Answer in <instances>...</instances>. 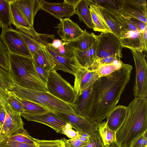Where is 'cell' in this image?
Instances as JSON below:
<instances>
[{
  "label": "cell",
  "instance_id": "obj_1",
  "mask_svg": "<svg viewBox=\"0 0 147 147\" xmlns=\"http://www.w3.org/2000/svg\"><path fill=\"white\" fill-rule=\"evenodd\" d=\"M133 67L122 62L120 68L100 78L92 86V105L86 118L99 125L117 106L130 79Z\"/></svg>",
  "mask_w": 147,
  "mask_h": 147
},
{
  "label": "cell",
  "instance_id": "obj_2",
  "mask_svg": "<svg viewBox=\"0 0 147 147\" xmlns=\"http://www.w3.org/2000/svg\"><path fill=\"white\" fill-rule=\"evenodd\" d=\"M127 107L126 119L116 131V141L122 147H130L132 141L147 130V98L135 97Z\"/></svg>",
  "mask_w": 147,
  "mask_h": 147
},
{
  "label": "cell",
  "instance_id": "obj_3",
  "mask_svg": "<svg viewBox=\"0 0 147 147\" xmlns=\"http://www.w3.org/2000/svg\"><path fill=\"white\" fill-rule=\"evenodd\" d=\"M10 73L16 85L35 90L47 92L36 70L32 57L8 53Z\"/></svg>",
  "mask_w": 147,
  "mask_h": 147
},
{
  "label": "cell",
  "instance_id": "obj_4",
  "mask_svg": "<svg viewBox=\"0 0 147 147\" xmlns=\"http://www.w3.org/2000/svg\"><path fill=\"white\" fill-rule=\"evenodd\" d=\"M10 91L17 97L38 103L53 113H75L69 105L47 92L27 89L17 85Z\"/></svg>",
  "mask_w": 147,
  "mask_h": 147
},
{
  "label": "cell",
  "instance_id": "obj_5",
  "mask_svg": "<svg viewBox=\"0 0 147 147\" xmlns=\"http://www.w3.org/2000/svg\"><path fill=\"white\" fill-rule=\"evenodd\" d=\"M46 87L47 92L69 105L74 103L76 98L74 87L54 69L49 72Z\"/></svg>",
  "mask_w": 147,
  "mask_h": 147
},
{
  "label": "cell",
  "instance_id": "obj_6",
  "mask_svg": "<svg viewBox=\"0 0 147 147\" xmlns=\"http://www.w3.org/2000/svg\"><path fill=\"white\" fill-rule=\"evenodd\" d=\"M96 6L112 32L119 38L123 37L130 30H138L133 24L123 16L118 9Z\"/></svg>",
  "mask_w": 147,
  "mask_h": 147
},
{
  "label": "cell",
  "instance_id": "obj_7",
  "mask_svg": "<svg viewBox=\"0 0 147 147\" xmlns=\"http://www.w3.org/2000/svg\"><path fill=\"white\" fill-rule=\"evenodd\" d=\"M98 43L95 53V61L99 58L112 56L122 57L123 47L120 38L112 32H101L96 35Z\"/></svg>",
  "mask_w": 147,
  "mask_h": 147
},
{
  "label": "cell",
  "instance_id": "obj_8",
  "mask_svg": "<svg viewBox=\"0 0 147 147\" xmlns=\"http://www.w3.org/2000/svg\"><path fill=\"white\" fill-rule=\"evenodd\" d=\"M136 67L135 80L133 90L135 97L147 96V63L145 55L139 50H130Z\"/></svg>",
  "mask_w": 147,
  "mask_h": 147
},
{
  "label": "cell",
  "instance_id": "obj_9",
  "mask_svg": "<svg viewBox=\"0 0 147 147\" xmlns=\"http://www.w3.org/2000/svg\"><path fill=\"white\" fill-rule=\"evenodd\" d=\"M0 39L12 54L32 57L18 30L11 27L3 29Z\"/></svg>",
  "mask_w": 147,
  "mask_h": 147
},
{
  "label": "cell",
  "instance_id": "obj_10",
  "mask_svg": "<svg viewBox=\"0 0 147 147\" xmlns=\"http://www.w3.org/2000/svg\"><path fill=\"white\" fill-rule=\"evenodd\" d=\"M19 32L32 56L43 46L51 45L55 39L54 35L40 34L32 28H20Z\"/></svg>",
  "mask_w": 147,
  "mask_h": 147
},
{
  "label": "cell",
  "instance_id": "obj_11",
  "mask_svg": "<svg viewBox=\"0 0 147 147\" xmlns=\"http://www.w3.org/2000/svg\"><path fill=\"white\" fill-rule=\"evenodd\" d=\"M119 11L125 18L136 19L147 24V3L146 0H122Z\"/></svg>",
  "mask_w": 147,
  "mask_h": 147
},
{
  "label": "cell",
  "instance_id": "obj_12",
  "mask_svg": "<svg viewBox=\"0 0 147 147\" xmlns=\"http://www.w3.org/2000/svg\"><path fill=\"white\" fill-rule=\"evenodd\" d=\"M54 113L69 124L77 132L84 133L90 135L98 131L99 125L88 118L74 113L59 112Z\"/></svg>",
  "mask_w": 147,
  "mask_h": 147
},
{
  "label": "cell",
  "instance_id": "obj_13",
  "mask_svg": "<svg viewBox=\"0 0 147 147\" xmlns=\"http://www.w3.org/2000/svg\"><path fill=\"white\" fill-rule=\"evenodd\" d=\"M20 114L27 121L46 125L57 133L62 134H63L64 130L69 124L52 112L40 114H30L24 113Z\"/></svg>",
  "mask_w": 147,
  "mask_h": 147
},
{
  "label": "cell",
  "instance_id": "obj_14",
  "mask_svg": "<svg viewBox=\"0 0 147 147\" xmlns=\"http://www.w3.org/2000/svg\"><path fill=\"white\" fill-rule=\"evenodd\" d=\"M74 76L75 79L74 88L77 95L81 94L100 78L96 71L80 66L78 67Z\"/></svg>",
  "mask_w": 147,
  "mask_h": 147
},
{
  "label": "cell",
  "instance_id": "obj_15",
  "mask_svg": "<svg viewBox=\"0 0 147 147\" xmlns=\"http://www.w3.org/2000/svg\"><path fill=\"white\" fill-rule=\"evenodd\" d=\"M5 109L6 116L0 132V140L9 137L24 125L20 114L13 110L8 104Z\"/></svg>",
  "mask_w": 147,
  "mask_h": 147
},
{
  "label": "cell",
  "instance_id": "obj_16",
  "mask_svg": "<svg viewBox=\"0 0 147 147\" xmlns=\"http://www.w3.org/2000/svg\"><path fill=\"white\" fill-rule=\"evenodd\" d=\"M40 9L47 12L60 20L63 17L69 18L75 14V8L64 1L61 3H55L41 0Z\"/></svg>",
  "mask_w": 147,
  "mask_h": 147
},
{
  "label": "cell",
  "instance_id": "obj_17",
  "mask_svg": "<svg viewBox=\"0 0 147 147\" xmlns=\"http://www.w3.org/2000/svg\"><path fill=\"white\" fill-rule=\"evenodd\" d=\"M60 20V23L55 28L58 29L57 33L62 41H71L83 33L84 30L79 25L69 18H62Z\"/></svg>",
  "mask_w": 147,
  "mask_h": 147
},
{
  "label": "cell",
  "instance_id": "obj_18",
  "mask_svg": "<svg viewBox=\"0 0 147 147\" xmlns=\"http://www.w3.org/2000/svg\"><path fill=\"white\" fill-rule=\"evenodd\" d=\"M46 47L52 56L55 64L54 68L55 70H61L74 75L80 66L75 58L70 59L63 56L51 45L46 46Z\"/></svg>",
  "mask_w": 147,
  "mask_h": 147
},
{
  "label": "cell",
  "instance_id": "obj_19",
  "mask_svg": "<svg viewBox=\"0 0 147 147\" xmlns=\"http://www.w3.org/2000/svg\"><path fill=\"white\" fill-rule=\"evenodd\" d=\"M92 85L77 95L74 103L70 105L76 114L86 118L92 104Z\"/></svg>",
  "mask_w": 147,
  "mask_h": 147
},
{
  "label": "cell",
  "instance_id": "obj_20",
  "mask_svg": "<svg viewBox=\"0 0 147 147\" xmlns=\"http://www.w3.org/2000/svg\"><path fill=\"white\" fill-rule=\"evenodd\" d=\"M31 27H33L34 19L38 11L40 9L41 0H13Z\"/></svg>",
  "mask_w": 147,
  "mask_h": 147
},
{
  "label": "cell",
  "instance_id": "obj_21",
  "mask_svg": "<svg viewBox=\"0 0 147 147\" xmlns=\"http://www.w3.org/2000/svg\"><path fill=\"white\" fill-rule=\"evenodd\" d=\"M127 113V107L122 105L116 106L106 117L108 127L116 131L125 122Z\"/></svg>",
  "mask_w": 147,
  "mask_h": 147
},
{
  "label": "cell",
  "instance_id": "obj_22",
  "mask_svg": "<svg viewBox=\"0 0 147 147\" xmlns=\"http://www.w3.org/2000/svg\"><path fill=\"white\" fill-rule=\"evenodd\" d=\"M97 40L96 35L93 33L88 32L85 29L82 34L76 38L66 43L68 47L74 52L82 51L90 47Z\"/></svg>",
  "mask_w": 147,
  "mask_h": 147
},
{
  "label": "cell",
  "instance_id": "obj_23",
  "mask_svg": "<svg viewBox=\"0 0 147 147\" xmlns=\"http://www.w3.org/2000/svg\"><path fill=\"white\" fill-rule=\"evenodd\" d=\"M143 31L130 30L124 36L120 38L122 47L129 48L130 50L143 51L142 34Z\"/></svg>",
  "mask_w": 147,
  "mask_h": 147
},
{
  "label": "cell",
  "instance_id": "obj_24",
  "mask_svg": "<svg viewBox=\"0 0 147 147\" xmlns=\"http://www.w3.org/2000/svg\"><path fill=\"white\" fill-rule=\"evenodd\" d=\"M32 58L39 66L47 71L50 72L55 66L52 56L45 46L38 50Z\"/></svg>",
  "mask_w": 147,
  "mask_h": 147
},
{
  "label": "cell",
  "instance_id": "obj_25",
  "mask_svg": "<svg viewBox=\"0 0 147 147\" xmlns=\"http://www.w3.org/2000/svg\"><path fill=\"white\" fill-rule=\"evenodd\" d=\"M98 43L97 40L89 48L82 51H74L75 58L79 66L88 68L95 61V53Z\"/></svg>",
  "mask_w": 147,
  "mask_h": 147
},
{
  "label": "cell",
  "instance_id": "obj_26",
  "mask_svg": "<svg viewBox=\"0 0 147 147\" xmlns=\"http://www.w3.org/2000/svg\"><path fill=\"white\" fill-rule=\"evenodd\" d=\"M89 4L87 0H80L75 8V14L89 28L93 29L92 23Z\"/></svg>",
  "mask_w": 147,
  "mask_h": 147
},
{
  "label": "cell",
  "instance_id": "obj_27",
  "mask_svg": "<svg viewBox=\"0 0 147 147\" xmlns=\"http://www.w3.org/2000/svg\"><path fill=\"white\" fill-rule=\"evenodd\" d=\"M89 6L94 25L93 30L101 32H112L102 16L98 7L92 5Z\"/></svg>",
  "mask_w": 147,
  "mask_h": 147
},
{
  "label": "cell",
  "instance_id": "obj_28",
  "mask_svg": "<svg viewBox=\"0 0 147 147\" xmlns=\"http://www.w3.org/2000/svg\"><path fill=\"white\" fill-rule=\"evenodd\" d=\"M9 4L12 24L17 29L32 28L13 0H9Z\"/></svg>",
  "mask_w": 147,
  "mask_h": 147
},
{
  "label": "cell",
  "instance_id": "obj_29",
  "mask_svg": "<svg viewBox=\"0 0 147 147\" xmlns=\"http://www.w3.org/2000/svg\"><path fill=\"white\" fill-rule=\"evenodd\" d=\"M16 85L9 71L0 65V91L7 93Z\"/></svg>",
  "mask_w": 147,
  "mask_h": 147
},
{
  "label": "cell",
  "instance_id": "obj_30",
  "mask_svg": "<svg viewBox=\"0 0 147 147\" xmlns=\"http://www.w3.org/2000/svg\"><path fill=\"white\" fill-rule=\"evenodd\" d=\"M0 23L2 29L11 27L12 21L9 0H0Z\"/></svg>",
  "mask_w": 147,
  "mask_h": 147
},
{
  "label": "cell",
  "instance_id": "obj_31",
  "mask_svg": "<svg viewBox=\"0 0 147 147\" xmlns=\"http://www.w3.org/2000/svg\"><path fill=\"white\" fill-rule=\"evenodd\" d=\"M98 131L105 146L116 141V131L110 129L106 121L99 125Z\"/></svg>",
  "mask_w": 147,
  "mask_h": 147
},
{
  "label": "cell",
  "instance_id": "obj_32",
  "mask_svg": "<svg viewBox=\"0 0 147 147\" xmlns=\"http://www.w3.org/2000/svg\"><path fill=\"white\" fill-rule=\"evenodd\" d=\"M19 98L24 106V111L22 113L36 115L52 112L46 107L38 103Z\"/></svg>",
  "mask_w": 147,
  "mask_h": 147
},
{
  "label": "cell",
  "instance_id": "obj_33",
  "mask_svg": "<svg viewBox=\"0 0 147 147\" xmlns=\"http://www.w3.org/2000/svg\"><path fill=\"white\" fill-rule=\"evenodd\" d=\"M7 138L11 140L18 142L35 145V138L32 137L24 127L13 133Z\"/></svg>",
  "mask_w": 147,
  "mask_h": 147
},
{
  "label": "cell",
  "instance_id": "obj_34",
  "mask_svg": "<svg viewBox=\"0 0 147 147\" xmlns=\"http://www.w3.org/2000/svg\"><path fill=\"white\" fill-rule=\"evenodd\" d=\"M122 62L121 60H117L113 64L100 65L92 70L96 71L100 78L109 75L120 68Z\"/></svg>",
  "mask_w": 147,
  "mask_h": 147
},
{
  "label": "cell",
  "instance_id": "obj_35",
  "mask_svg": "<svg viewBox=\"0 0 147 147\" xmlns=\"http://www.w3.org/2000/svg\"><path fill=\"white\" fill-rule=\"evenodd\" d=\"M7 104L16 112L20 114L23 112L24 106L19 98L14 96L10 91L7 93Z\"/></svg>",
  "mask_w": 147,
  "mask_h": 147
},
{
  "label": "cell",
  "instance_id": "obj_36",
  "mask_svg": "<svg viewBox=\"0 0 147 147\" xmlns=\"http://www.w3.org/2000/svg\"><path fill=\"white\" fill-rule=\"evenodd\" d=\"M35 145L38 147H65L62 139L55 140H40L35 138Z\"/></svg>",
  "mask_w": 147,
  "mask_h": 147
},
{
  "label": "cell",
  "instance_id": "obj_37",
  "mask_svg": "<svg viewBox=\"0 0 147 147\" xmlns=\"http://www.w3.org/2000/svg\"><path fill=\"white\" fill-rule=\"evenodd\" d=\"M89 5H92L102 7H108L119 9L121 0H88Z\"/></svg>",
  "mask_w": 147,
  "mask_h": 147
},
{
  "label": "cell",
  "instance_id": "obj_38",
  "mask_svg": "<svg viewBox=\"0 0 147 147\" xmlns=\"http://www.w3.org/2000/svg\"><path fill=\"white\" fill-rule=\"evenodd\" d=\"M121 58L118 56H112L98 59L94 61L91 66L87 68L91 70H93L100 65L113 64L117 60H121Z\"/></svg>",
  "mask_w": 147,
  "mask_h": 147
},
{
  "label": "cell",
  "instance_id": "obj_39",
  "mask_svg": "<svg viewBox=\"0 0 147 147\" xmlns=\"http://www.w3.org/2000/svg\"><path fill=\"white\" fill-rule=\"evenodd\" d=\"M8 51L0 39V65L9 71Z\"/></svg>",
  "mask_w": 147,
  "mask_h": 147
},
{
  "label": "cell",
  "instance_id": "obj_40",
  "mask_svg": "<svg viewBox=\"0 0 147 147\" xmlns=\"http://www.w3.org/2000/svg\"><path fill=\"white\" fill-rule=\"evenodd\" d=\"M102 139L99 133L90 135L88 142L84 147H105Z\"/></svg>",
  "mask_w": 147,
  "mask_h": 147
},
{
  "label": "cell",
  "instance_id": "obj_41",
  "mask_svg": "<svg viewBox=\"0 0 147 147\" xmlns=\"http://www.w3.org/2000/svg\"><path fill=\"white\" fill-rule=\"evenodd\" d=\"M0 147H38L32 145L18 142L6 138L0 140Z\"/></svg>",
  "mask_w": 147,
  "mask_h": 147
},
{
  "label": "cell",
  "instance_id": "obj_42",
  "mask_svg": "<svg viewBox=\"0 0 147 147\" xmlns=\"http://www.w3.org/2000/svg\"><path fill=\"white\" fill-rule=\"evenodd\" d=\"M147 130L134 139L130 147H147Z\"/></svg>",
  "mask_w": 147,
  "mask_h": 147
},
{
  "label": "cell",
  "instance_id": "obj_43",
  "mask_svg": "<svg viewBox=\"0 0 147 147\" xmlns=\"http://www.w3.org/2000/svg\"><path fill=\"white\" fill-rule=\"evenodd\" d=\"M54 49L58 53L65 57L70 59H75L74 52L68 47L66 42H63L61 46L59 48Z\"/></svg>",
  "mask_w": 147,
  "mask_h": 147
},
{
  "label": "cell",
  "instance_id": "obj_44",
  "mask_svg": "<svg viewBox=\"0 0 147 147\" xmlns=\"http://www.w3.org/2000/svg\"><path fill=\"white\" fill-rule=\"evenodd\" d=\"M34 64L36 70L41 80L46 87L49 72L44 69L33 59Z\"/></svg>",
  "mask_w": 147,
  "mask_h": 147
},
{
  "label": "cell",
  "instance_id": "obj_45",
  "mask_svg": "<svg viewBox=\"0 0 147 147\" xmlns=\"http://www.w3.org/2000/svg\"><path fill=\"white\" fill-rule=\"evenodd\" d=\"M66 141L71 147H84L86 144L81 141L77 137L68 140L66 139Z\"/></svg>",
  "mask_w": 147,
  "mask_h": 147
},
{
  "label": "cell",
  "instance_id": "obj_46",
  "mask_svg": "<svg viewBox=\"0 0 147 147\" xmlns=\"http://www.w3.org/2000/svg\"><path fill=\"white\" fill-rule=\"evenodd\" d=\"M72 128V126L69 123L64 130L63 134L65 135L71 139L77 137L78 132L73 130Z\"/></svg>",
  "mask_w": 147,
  "mask_h": 147
},
{
  "label": "cell",
  "instance_id": "obj_47",
  "mask_svg": "<svg viewBox=\"0 0 147 147\" xmlns=\"http://www.w3.org/2000/svg\"><path fill=\"white\" fill-rule=\"evenodd\" d=\"M7 93L0 91V107L5 109L7 104Z\"/></svg>",
  "mask_w": 147,
  "mask_h": 147
},
{
  "label": "cell",
  "instance_id": "obj_48",
  "mask_svg": "<svg viewBox=\"0 0 147 147\" xmlns=\"http://www.w3.org/2000/svg\"><path fill=\"white\" fill-rule=\"evenodd\" d=\"M147 28L143 31L142 34V42L143 46V51L146 52L147 51Z\"/></svg>",
  "mask_w": 147,
  "mask_h": 147
},
{
  "label": "cell",
  "instance_id": "obj_49",
  "mask_svg": "<svg viewBox=\"0 0 147 147\" xmlns=\"http://www.w3.org/2000/svg\"><path fill=\"white\" fill-rule=\"evenodd\" d=\"M77 138L83 142L87 143L89 141L90 135L84 133L78 132Z\"/></svg>",
  "mask_w": 147,
  "mask_h": 147
},
{
  "label": "cell",
  "instance_id": "obj_50",
  "mask_svg": "<svg viewBox=\"0 0 147 147\" xmlns=\"http://www.w3.org/2000/svg\"><path fill=\"white\" fill-rule=\"evenodd\" d=\"M63 42L61 40L58 39H54L50 45L55 49H57L61 46Z\"/></svg>",
  "mask_w": 147,
  "mask_h": 147
},
{
  "label": "cell",
  "instance_id": "obj_51",
  "mask_svg": "<svg viewBox=\"0 0 147 147\" xmlns=\"http://www.w3.org/2000/svg\"><path fill=\"white\" fill-rule=\"evenodd\" d=\"M6 112L5 109H2L0 114V123L2 127L4 124L5 119Z\"/></svg>",
  "mask_w": 147,
  "mask_h": 147
},
{
  "label": "cell",
  "instance_id": "obj_52",
  "mask_svg": "<svg viewBox=\"0 0 147 147\" xmlns=\"http://www.w3.org/2000/svg\"><path fill=\"white\" fill-rule=\"evenodd\" d=\"M80 0H64V1L73 6L75 8Z\"/></svg>",
  "mask_w": 147,
  "mask_h": 147
},
{
  "label": "cell",
  "instance_id": "obj_53",
  "mask_svg": "<svg viewBox=\"0 0 147 147\" xmlns=\"http://www.w3.org/2000/svg\"><path fill=\"white\" fill-rule=\"evenodd\" d=\"M107 146V147H122L116 141Z\"/></svg>",
  "mask_w": 147,
  "mask_h": 147
},
{
  "label": "cell",
  "instance_id": "obj_54",
  "mask_svg": "<svg viewBox=\"0 0 147 147\" xmlns=\"http://www.w3.org/2000/svg\"><path fill=\"white\" fill-rule=\"evenodd\" d=\"M62 139L64 142L65 147H71L67 142L66 139L65 138H63Z\"/></svg>",
  "mask_w": 147,
  "mask_h": 147
},
{
  "label": "cell",
  "instance_id": "obj_55",
  "mask_svg": "<svg viewBox=\"0 0 147 147\" xmlns=\"http://www.w3.org/2000/svg\"><path fill=\"white\" fill-rule=\"evenodd\" d=\"M2 109H3V108L0 107V113H1V110ZM1 128H2V126H1V124L0 123V131H1Z\"/></svg>",
  "mask_w": 147,
  "mask_h": 147
},
{
  "label": "cell",
  "instance_id": "obj_56",
  "mask_svg": "<svg viewBox=\"0 0 147 147\" xmlns=\"http://www.w3.org/2000/svg\"><path fill=\"white\" fill-rule=\"evenodd\" d=\"M0 27H1V24L0 23Z\"/></svg>",
  "mask_w": 147,
  "mask_h": 147
},
{
  "label": "cell",
  "instance_id": "obj_57",
  "mask_svg": "<svg viewBox=\"0 0 147 147\" xmlns=\"http://www.w3.org/2000/svg\"><path fill=\"white\" fill-rule=\"evenodd\" d=\"M105 147H107V146H106Z\"/></svg>",
  "mask_w": 147,
  "mask_h": 147
}]
</instances>
